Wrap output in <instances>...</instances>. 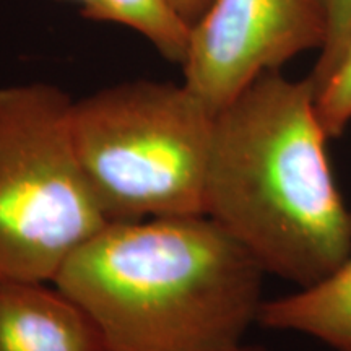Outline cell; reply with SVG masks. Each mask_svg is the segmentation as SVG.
<instances>
[{
	"label": "cell",
	"mask_w": 351,
	"mask_h": 351,
	"mask_svg": "<svg viewBox=\"0 0 351 351\" xmlns=\"http://www.w3.org/2000/svg\"><path fill=\"white\" fill-rule=\"evenodd\" d=\"M72 106L47 83L0 86V278L52 283L111 223L78 161Z\"/></svg>",
	"instance_id": "obj_4"
},
{
	"label": "cell",
	"mask_w": 351,
	"mask_h": 351,
	"mask_svg": "<svg viewBox=\"0 0 351 351\" xmlns=\"http://www.w3.org/2000/svg\"><path fill=\"white\" fill-rule=\"evenodd\" d=\"M173 3L184 19L194 26L212 3V0H173Z\"/></svg>",
	"instance_id": "obj_11"
},
{
	"label": "cell",
	"mask_w": 351,
	"mask_h": 351,
	"mask_svg": "<svg viewBox=\"0 0 351 351\" xmlns=\"http://www.w3.org/2000/svg\"><path fill=\"white\" fill-rule=\"evenodd\" d=\"M83 16L129 26L166 60L178 65L186 60L192 25L179 13L173 0H96Z\"/></svg>",
	"instance_id": "obj_8"
},
{
	"label": "cell",
	"mask_w": 351,
	"mask_h": 351,
	"mask_svg": "<svg viewBox=\"0 0 351 351\" xmlns=\"http://www.w3.org/2000/svg\"><path fill=\"white\" fill-rule=\"evenodd\" d=\"M219 351H267L263 346H258V345H247L244 343V341H241V343L234 345V346H230V348H225V350H219Z\"/></svg>",
	"instance_id": "obj_12"
},
{
	"label": "cell",
	"mask_w": 351,
	"mask_h": 351,
	"mask_svg": "<svg viewBox=\"0 0 351 351\" xmlns=\"http://www.w3.org/2000/svg\"><path fill=\"white\" fill-rule=\"evenodd\" d=\"M0 351H108L86 314L54 283L0 278Z\"/></svg>",
	"instance_id": "obj_6"
},
{
	"label": "cell",
	"mask_w": 351,
	"mask_h": 351,
	"mask_svg": "<svg viewBox=\"0 0 351 351\" xmlns=\"http://www.w3.org/2000/svg\"><path fill=\"white\" fill-rule=\"evenodd\" d=\"M320 3L326 16V41L320 47L313 72L307 77L313 83L319 82L332 69L351 36V0H320Z\"/></svg>",
	"instance_id": "obj_10"
},
{
	"label": "cell",
	"mask_w": 351,
	"mask_h": 351,
	"mask_svg": "<svg viewBox=\"0 0 351 351\" xmlns=\"http://www.w3.org/2000/svg\"><path fill=\"white\" fill-rule=\"evenodd\" d=\"M215 116L184 83L132 80L73 101L78 161L109 221L204 215Z\"/></svg>",
	"instance_id": "obj_3"
},
{
	"label": "cell",
	"mask_w": 351,
	"mask_h": 351,
	"mask_svg": "<svg viewBox=\"0 0 351 351\" xmlns=\"http://www.w3.org/2000/svg\"><path fill=\"white\" fill-rule=\"evenodd\" d=\"M311 85L314 88L315 109L327 135L330 138L340 137L351 124V36L332 69Z\"/></svg>",
	"instance_id": "obj_9"
},
{
	"label": "cell",
	"mask_w": 351,
	"mask_h": 351,
	"mask_svg": "<svg viewBox=\"0 0 351 351\" xmlns=\"http://www.w3.org/2000/svg\"><path fill=\"white\" fill-rule=\"evenodd\" d=\"M309 78L267 72L215 116L204 215L265 274L309 287L351 256V208Z\"/></svg>",
	"instance_id": "obj_1"
},
{
	"label": "cell",
	"mask_w": 351,
	"mask_h": 351,
	"mask_svg": "<svg viewBox=\"0 0 351 351\" xmlns=\"http://www.w3.org/2000/svg\"><path fill=\"white\" fill-rule=\"evenodd\" d=\"M257 324L304 333L333 351H351V256L326 278L263 301Z\"/></svg>",
	"instance_id": "obj_7"
},
{
	"label": "cell",
	"mask_w": 351,
	"mask_h": 351,
	"mask_svg": "<svg viewBox=\"0 0 351 351\" xmlns=\"http://www.w3.org/2000/svg\"><path fill=\"white\" fill-rule=\"evenodd\" d=\"M324 41L320 0H212L192 26L182 83L218 114L263 73Z\"/></svg>",
	"instance_id": "obj_5"
},
{
	"label": "cell",
	"mask_w": 351,
	"mask_h": 351,
	"mask_svg": "<svg viewBox=\"0 0 351 351\" xmlns=\"http://www.w3.org/2000/svg\"><path fill=\"white\" fill-rule=\"evenodd\" d=\"M262 267L205 215L109 223L54 283L108 351H219L257 324Z\"/></svg>",
	"instance_id": "obj_2"
},
{
	"label": "cell",
	"mask_w": 351,
	"mask_h": 351,
	"mask_svg": "<svg viewBox=\"0 0 351 351\" xmlns=\"http://www.w3.org/2000/svg\"><path fill=\"white\" fill-rule=\"evenodd\" d=\"M65 2H75L78 3V5L82 7V15H85V13H88L91 10V7L95 5L96 0H65Z\"/></svg>",
	"instance_id": "obj_13"
}]
</instances>
